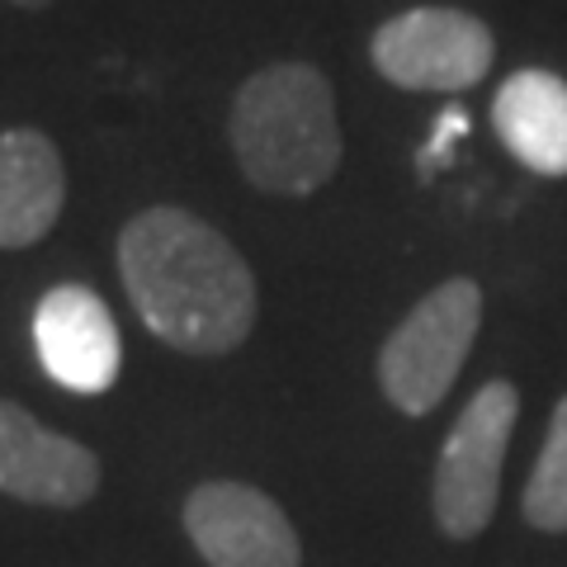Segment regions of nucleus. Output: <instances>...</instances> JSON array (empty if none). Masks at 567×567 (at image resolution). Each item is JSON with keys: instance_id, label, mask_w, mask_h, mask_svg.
I'll list each match as a JSON object with an SVG mask.
<instances>
[{"instance_id": "5", "label": "nucleus", "mask_w": 567, "mask_h": 567, "mask_svg": "<svg viewBox=\"0 0 567 567\" xmlns=\"http://www.w3.org/2000/svg\"><path fill=\"white\" fill-rule=\"evenodd\" d=\"M496 39L492 29L468 10L454 6H416L383 20L369 39V62L398 85L421 95H458L473 91L492 71Z\"/></svg>"}, {"instance_id": "4", "label": "nucleus", "mask_w": 567, "mask_h": 567, "mask_svg": "<svg viewBox=\"0 0 567 567\" xmlns=\"http://www.w3.org/2000/svg\"><path fill=\"white\" fill-rule=\"evenodd\" d=\"M516 421H520V388L511 379H492L477 388L468 406L458 412V421L450 425L431 483L435 525L445 539L468 544L492 525Z\"/></svg>"}, {"instance_id": "7", "label": "nucleus", "mask_w": 567, "mask_h": 567, "mask_svg": "<svg viewBox=\"0 0 567 567\" xmlns=\"http://www.w3.org/2000/svg\"><path fill=\"white\" fill-rule=\"evenodd\" d=\"M0 492L29 506L76 511L100 492V458L81 440L48 431L20 402L0 398Z\"/></svg>"}, {"instance_id": "8", "label": "nucleus", "mask_w": 567, "mask_h": 567, "mask_svg": "<svg viewBox=\"0 0 567 567\" xmlns=\"http://www.w3.org/2000/svg\"><path fill=\"white\" fill-rule=\"evenodd\" d=\"M33 350L52 383L85 398L110 393L123 364L114 312L85 284H58L43 293L39 312H33Z\"/></svg>"}, {"instance_id": "12", "label": "nucleus", "mask_w": 567, "mask_h": 567, "mask_svg": "<svg viewBox=\"0 0 567 567\" xmlns=\"http://www.w3.org/2000/svg\"><path fill=\"white\" fill-rule=\"evenodd\" d=\"M464 128H468L464 110H450V114H440V123H435V137H431V147H425V156H421V171H431V162H435V156L450 147L454 137H464Z\"/></svg>"}, {"instance_id": "13", "label": "nucleus", "mask_w": 567, "mask_h": 567, "mask_svg": "<svg viewBox=\"0 0 567 567\" xmlns=\"http://www.w3.org/2000/svg\"><path fill=\"white\" fill-rule=\"evenodd\" d=\"M10 6H20V10H43V6H52V0H10Z\"/></svg>"}, {"instance_id": "10", "label": "nucleus", "mask_w": 567, "mask_h": 567, "mask_svg": "<svg viewBox=\"0 0 567 567\" xmlns=\"http://www.w3.org/2000/svg\"><path fill=\"white\" fill-rule=\"evenodd\" d=\"M492 128L525 171L567 175V81L544 66L506 76L492 100Z\"/></svg>"}, {"instance_id": "11", "label": "nucleus", "mask_w": 567, "mask_h": 567, "mask_svg": "<svg viewBox=\"0 0 567 567\" xmlns=\"http://www.w3.org/2000/svg\"><path fill=\"white\" fill-rule=\"evenodd\" d=\"M520 516H525V525H535L539 535H567V393L558 398L554 416H548L544 450L525 477Z\"/></svg>"}, {"instance_id": "3", "label": "nucleus", "mask_w": 567, "mask_h": 567, "mask_svg": "<svg viewBox=\"0 0 567 567\" xmlns=\"http://www.w3.org/2000/svg\"><path fill=\"white\" fill-rule=\"evenodd\" d=\"M483 331V284L454 275L388 331L379 350V388L402 416H431L464 374Z\"/></svg>"}, {"instance_id": "1", "label": "nucleus", "mask_w": 567, "mask_h": 567, "mask_svg": "<svg viewBox=\"0 0 567 567\" xmlns=\"http://www.w3.org/2000/svg\"><path fill=\"white\" fill-rule=\"evenodd\" d=\"M118 279L156 341L218 360L256 327L260 289L246 256L199 213L156 204L123 223Z\"/></svg>"}, {"instance_id": "9", "label": "nucleus", "mask_w": 567, "mask_h": 567, "mask_svg": "<svg viewBox=\"0 0 567 567\" xmlns=\"http://www.w3.org/2000/svg\"><path fill=\"white\" fill-rule=\"evenodd\" d=\"M66 166L58 142L39 128L0 133V251L43 241L62 218Z\"/></svg>"}, {"instance_id": "2", "label": "nucleus", "mask_w": 567, "mask_h": 567, "mask_svg": "<svg viewBox=\"0 0 567 567\" xmlns=\"http://www.w3.org/2000/svg\"><path fill=\"white\" fill-rule=\"evenodd\" d=\"M227 142L260 194H317L341 166V123L327 71L312 62H270L246 76L227 114Z\"/></svg>"}, {"instance_id": "6", "label": "nucleus", "mask_w": 567, "mask_h": 567, "mask_svg": "<svg viewBox=\"0 0 567 567\" xmlns=\"http://www.w3.org/2000/svg\"><path fill=\"white\" fill-rule=\"evenodd\" d=\"M181 525L208 567H303L293 520L270 492L251 483H199L185 496Z\"/></svg>"}]
</instances>
